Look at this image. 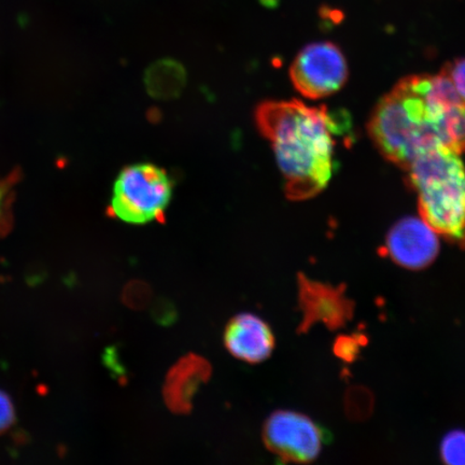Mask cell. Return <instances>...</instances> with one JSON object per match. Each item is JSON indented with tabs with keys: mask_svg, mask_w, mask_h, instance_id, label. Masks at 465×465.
<instances>
[{
	"mask_svg": "<svg viewBox=\"0 0 465 465\" xmlns=\"http://www.w3.org/2000/svg\"><path fill=\"white\" fill-rule=\"evenodd\" d=\"M224 345L232 357L257 364L265 361L274 351L275 337L264 320L252 313H241L226 325Z\"/></svg>",
	"mask_w": 465,
	"mask_h": 465,
	"instance_id": "9c48e42d",
	"label": "cell"
},
{
	"mask_svg": "<svg viewBox=\"0 0 465 465\" xmlns=\"http://www.w3.org/2000/svg\"><path fill=\"white\" fill-rule=\"evenodd\" d=\"M212 376V366L206 359L190 353L180 359L166 376L163 395L173 414H189L199 389Z\"/></svg>",
	"mask_w": 465,
	"mask_h": 465,
	"instance_id": "30bf717a",
	"label": "cell"
},
{
	"mask_svg": "<svg viewBox=\"0 0 465 465\" xmlns=\"http://www.w3.org/2000/svg\"><path fill=\"white\" fill-rule=\"evenodd\" d=\"M363 335L341 336L335 341L334 351L337 357L352 362L359 356L360 351L365 344Z\"/></svg>",
	"mask_w": 465,
	"mask_h": 465,
	"instance_id": "5bb4252c",
	"label": "cell"
},
{
	"mask_svg": "<svg viewBox=\"0 0 465 465\" xmlns=\"http://www.w3.org/2000/svg\"><path fill=\"white\" fill-rule=\"evenodd\" d=\"M172 194V180L164 170L149 163L130 165L115 179L110 213L130 224L163 221Z\"/></svg>",
	"mask_w": 465,
	"mask_h": 465,
	"instance_id": "277c9868",
	"label": "cell"
},
{
	"mask_svg": "<svg viewBox=\"0 0 465 465\" xmlns=\"http://www.w3.org/2000/svg\"><path fill=\"white\" fill-rule=\"evenodd\" d=\"M263 440L267 449L283 462L310 463L322 452L325 436L311 418L279 411L265 422Z\"/></svg>",
	"mask_w": 465,
	"mask_h": 465,
	"instance_id": "8992f818",
	"label": "cell"
},
{
	"mask_svg": "<svg viewBox=\"0 0 465 465\" xmlns=\"http://www.w3.org/2000/svg\"><path fill=\"white\" fill-rule=\"evenodd\" d=\"M151 296L153 292L147 283L133 282L125 287L122 299L133 310H143L150 303Z\"/></svg>",
	"mask_w": 465,
	"mask_h": 465,
	"instance_id": "4fadbf2b",
	"label": "cell"
},
{
	"mask_svg": "<svg viewBox=\"0 0 465 465\" xmlns=\"http://www.w3.org/2000/svg\"><path fill=\"white\" fill-rule=\"evenodd\" d=\"M460 101L444 72L410 75L376 104L370 137L383 158L405 171L430 149H450L451 114Z\"/></svg>",
	"mask_w": 465,
	"mask_h": 465,
	"instance_id": "6da1fadb",
	"label": "cell"
},
{
	"mask_svg": "<svg viewBox=\"0 0 465 465\" xmlns=\"http://www.w3.org/2000/svg\"><path fill=\"white\" fill-rule=\"evenodd\" d=\"M416 192L421 219L447 242L465 248V164L461 155L439 145L404 171Z\"/></svg>",
	"mask_w": 465,
	"mask_h": 465,
	"instance_id": "3957f363",
	"label": "cell"
},
{
	"mask_svg": "<svg viewBox=\"0 0 465 465\" xmlns=\"http://www.w3.org/2000/svg\"><path fill=\"white\" fill-rule=\"evenodd\" d=\"M325 106L270 101L257 110L259 129L272 143L292 201L312 199L328 187L335 170V137L344 133Z\"/></svg>",
	"mask_w": 465,
	"mask_h": 465,
	"instance_id": "7a4b0ae2",
	"label": "cell"
},
{
	"mask_svg": "<svg viewBox=\"0 0 465 465\" xmlns=\"http://www.w3.org/2000/svg\"><path fill=\"white\" fill-rule=\"evenodd\" d=\"M299 304L302 312L301 333L307 332L316 323L330 330L344 328L353 317L354 305L344 287L312 281L301 274L298 278Z\"/></svg>",
	"mask_w": 465,
	"mask_h": 465,
	"instance_id": "52a82bcc",
	"label": "cell"
},
{
	"mask_svg": "<svg viewBox=\"0 0 465 465\" xmlns=\"http://www.w3.org/2000/svg\"><path fill=\"white\" fill-rule=\"evenodd\" d=\"M441 72H444L450 79L458 95L465 103V58H458V60L447 63L441 68Z\"/></svg>",
	"mask_w": 465,
	"mask_h": 465,
	"instance_id": "9a60e30c",
	"label": "cell"
},
{
	"mask_svg": "<svg viewBox=\"0 0 465 465\" xmlns=\"http://www.w3.org/2000/svg\"><path fill=\"white\" fill-rule=\"evenodd\" d=\"M15 421V407L13 399L7 392L0 389V434L14 426Z\"/></svg>",
	"mask_w": 465,
	"mask_h": 465,
	"instance_id": "2e32d148",
	"label": "cell"
},
{
	"mask_svg": "<svg viewBox=\"0 0 465 465\" xmlns=\"http://www.w3.org/2000/svg\"><path fill=\"white\" fill-rule=\"evenodd\" d=\"M187 74L182 64L173 60L155 62L145 73V87L158 100H173L182 94Z\"/></svg>",
	"mask_w": 465,
	"mask_h": 465,
	"instance_id": "8fae6325",
	"label": "cell"
},
{
	"mask_svg": "<svg viewBox=\"0 0 465 465\" xmlns=\"http://www.w3.org/2000/svg\"><path fill=\"white\" fill-rule=\"evenodd\" d=\"M11 202V183L0 182V232L7 230L9 225V209Z\"/></svg>",
	"mask_w": 465,
	"mask_h": 465,
	"instance_id": "e0dca14e",
	"label": "cell"
},
{
	"mask_svg": "<svg viewBox=\"0 0 465 465\" xmlns=\"http://www.w3.org/2000/svg\"><path fill=\"white\" fill-rule=\"evenodd\" d=\"M386 252L389 258L405 269L423 270L438 258L440 241L421 218L407 217L389 231Z\"/></svg>",
	"mask_w": 465,
	"mask_h": 465,
	"instance_id": "ba28073f",
	"label": "cell"
},
{
	"mask_svg": "<svg viewBox=\"0 0 465 465\" xmlns=\"http://www.w3.org/2000/svg\"><path fill=\"white\" fill-rule=\"evenodd\" d=\"M348 64L339 45L311 44L296 55L290 78L300 94L317 101L335 94L348 80Z\"/></svg>",
	"mask_w": 465,
	"mask_h": 465,
	"instance_id": "5b68a950",
	"label": "cell"
},
{
	"mask_svg": "<svg viewBox=\"0 0 465 465\" xmlns=\"http://www.w3.org/2000/svg\"><path fill=\"white\" fill-rule=\"evenodd\" d=\"M440 457L446 464L465 465V431L447 434L440 444Z\"/></svg>",
	"mask_w": 465,
	"mask_h": 465,
	"instance_id": "7c38bea8",
	"label": "cell"
}]
</instances>
